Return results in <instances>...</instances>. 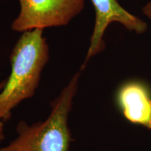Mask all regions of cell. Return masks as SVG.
<instances>
[{"label": "cell", "instance_id": "1", "mask_svg": "<svg viewBox=\"0 0 151 151\" xmlns=\"http://www.w3.org/2000/svg\"><path fill=\"white\" fill-rule=\"evenodd\" d=\"M43 33L42 29L22 32L13 48L11 74L0 92V121L10 118L13 109L35 93L50 56Z\"/></svg>", "mask_w": 151, "mask_h": 151}, {"label": "cell", "instance_id": "7", "mask_svg": "<svg viewBox=\"0 0 151 151\" xmlns=\"http://www.w3.org/2000/svg\"><path fill=\"white\" fill-rule=\"evenodd\" d=\"M143 14L149 19L151 22V0L143 6L142 9Z\"/></svg>", "mask_w": 151, "mask_h": 151}, {"label": "cell", "instance_id": "3", "mask_svg": "<svg viewBox=\"0 0 151 151\" xmlns=\"http://www.w3.org/2000/svg\"><path fill=\"white\" fill-rule=\"evenodd\" d=\"M80 73H75L54 100L48 118L39 122L32 151H68L71 141L68 117L78 90Z\"/></svg>", "mask_w": 151, "mask_h": 151}, {"label": "cell", "instance_id": "2", "mask_svg": "<svg viewBox=\"0 0 151 151\" xmlns=\"http://www.w3.org/2000/svg\"><path fill=\"white\" fill-rule=\"evenodd\" d=\"M20 11L11 24L15 32L67 25L82 12L85 0H18Z\"/></svg>", "mask_w": 151, "mask_h": 151}, {"label": "cell", "instance_id": "6", "mask_svg": "<svg viewBox=\"0 0 151 151\" xmlns=\"http://www.w3.org/2000/svg\"><path fill=\"white\" fill-rule=\"evenodd\" d=\"M39 124V122L32 125L22 122L19 124L18 137L0 151H32Z\"/></svg>", "mask_w": 151, "mask_h": 151}, {"label": "cell", "instance_id": "4", "mask_svg": "<svg viewBox=\"0 0 151 151\" xmlns=\"http://www.w3.org/2000/svg\"><path fill=\"white\" fill-rule=\"evenodd\" d=\"M95 11V20L90 37V46L81 70L92 57L105 48L104 36L109 24L118 22L123 27L138 35L144 34L148 29L146 22L124 9L117 0H90Z\"/></svg>", "mask_w": 151, "mask_h": 151}, {"label": "cell", "instance_id": "9", "mask_svg": "<svg viewBox=\"0 0 151 151\" xmlns=\"http://www.w3.org/2000/svg\"><path fill=\"white\" fill-rule=\"evenodd\" d=\"M6 79H5L4 81H2L0 82V92L3 90L5 84H6Z\"/></svg>", "mask_w": 151, "mask_h": 151}, {"label": "cell", "instance_id": "8", "mask_svg": "<svg viewBox=\"0 0 151 151\" xmlns=\"http://www.w3.org/2000/svg\"><path fill=\"white\" fill-rule=\"evenodd\" d=\"M4 139V122L0 121V142Z\"/></svg>", "mask_w": 151, "mask_h": 151}, {"label": "cell", "instance_id": "10", "mask_svg": "<svg viewBox=\"0 0 151 151\" xmlns=\"http://www.w3.org/2000/svg\"><path fill=\"white\" fill-rule=\"evenodd\" d=\"M0 1H3V0H0Z\"/></svg>", "mask_w": 151, "mask_h": 151}, {"label": "cell", "instance_id": "5", "mask_svg": "<svg viewBox=\"0 0 151 151\" xmlns=\"http://www.w3.org/2000/svg\"><path fill=\"white\" fill-rule=\"evenodd\" d=\"M118 101L127 120L151 129V94L144 84L130 81L122 85Z\"/></svg>", "mask_w": 151, "mask_h": 151}]
</instances>
